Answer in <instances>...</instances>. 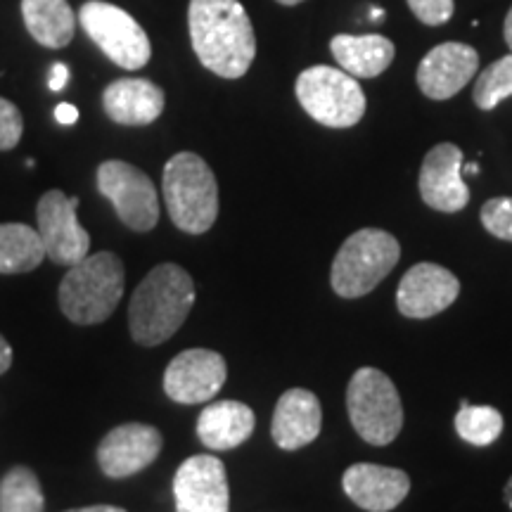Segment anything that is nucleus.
<instances>
[{"label": "nucleus", "instance_id": "nucleus-1", "mask_svg": "<svg viewBox=\"0 0 512 512\" xmlns=\"http://www.w3.org/2000/svg\"><path fill=\"white\" fill-rule=\"evenodd\" d=\"M190 43L204 69L221 79H240L256 57L252 19L240 0H190Z\"/></svg>", "mask_w": 512, "mask_h": 512}, {"label": "nucleus", "instance_id": "nucleus-27", "mask_svg": "<svg viewBox=\"0 0 512 512\" xmlns=\"http://www.w3.org/2000/svg\"><path fill=\"white\" fill-rule=\"evenodd\" d=\"M482 226L498 240L512 242V197H494L482 207Z\"/></svg>", "mask_w": 512, "mask_h": 512}, {"label": "nucleus", "instance_id": "nucleus-32", "mask_svg": "<svg viewBox=\"0 0 512 512\" xmlns=\"http://www.w3.org/2000/svg\"><path fill=\"white\" fill-rule=\"evenodd\" d=\"M10 366H12V347L8 339L0 335V375L8 373Z\"/></svg>", "mask_w": 512, "mask_h": 512}, {"label": "nucleus", "instance_id": "nucleus-18", "mask_svg": "<svg viewBox=\"0 0 512 512\" xmlns=\"http://www.w3.org/2000/svg\"><path fill=\"white\" fill-rule=\"evenodd\" d=\"M320 427H323V411L318 396L309 389H287L275 403L271 434L283 451L309 446L318 439Z\"/></svg>", "mask_w": 512, "mask_h": 512}, {"label": "nucleus", "instance_id": "nucleus-35", "mask_svg": "<svg viewBox=\"0 0 512 512\" xmlns=\"http://www.w3.org/2000/svg\"><path fill=\"white\" fill-rule=\"evenodd\" d=\"M503 498H505V503H508V508L512 510V477L508 479V484H505V489H503Z\"/></svg>", "mask_w": 512, "mask_h": 512}, {"label": "nucleus", "instance_id": "nucleus-5", "mask_svg": "<svg viewBox=\"0 0 512 512\" xmlns=\"http://www.w3.org/2000/svg\"><path fill=\"white\" fill-rule=\"evenodd\" d=\"M401 259V245L392 233L361 228L351 233L332 261L330 285L344 299L366 297L394 271Z\"/></svg>", "mask_w": 512, "mask_h": 512}, {"label": "nucleus", "instance_id": "nucleus-31", "mask_svg": "<svg viewBox=\"0 0 512 512\" xmlns=\"http://www.w3.org/2000/svg\"><path fill=\"white\" fill-rule=\"evenodd\" d=\"M55 119L60 121L62 126H72L79 121V110H76L74 105H69V102H60V105L55 107Z\"/></svg>", "mask_w": 512, "mask_h": 512}, {"label": "nucleus", "instance_id": "nucleus-22", "mask_svg": "<svg viewBox=\"0 0 512 512\" xmlns=\"http://www.w3.org/2000/svg\"><path fill=\"white\" fill-rule=\"evenodd\" d=\"M22 17L36 43L46 48H64L74 38L76 19L67 0H22Z\"/></svg>", "mask_w": 512, "mask_h": 512}, {"label": "nucleus", "instance_id": "nucleus-19", "mask_svg": "<svg viewBox=\"0 0 512 512\" xmlns=\"http://www.w3.org/2000/svg\"><path fill=\"white\" fill-rule=\"evenodd\" d=\"M164 105V91L147 79L112 81L102 93L105 114L121 126H150L164 112Z\"/></svg>", "mask_w": 512, "mask_h": 512}, {"label": "nucleus", "instance_id": "nucleus-29", "mask_svg": "<svg viewBox=\"0 0 512 512\" xmlns=\"http://www.w3.org/2000/svg\"><path fill=\"white\" fill-rule=\"evenodd\" d=\"M415 17L427 27H441L453 17L456 3L453 0H406Z\"/></svg>", "mask_w": 512, "mask_h": 512}, {"label": "nucleus", "instance_id": "nucleus-15", "mask_svg": "<svg viewBox=\"0 0 512 512\" xmlns=\"http://www.w3.org/2000/svg\"><path fill=\"white\" fill-rule=\"evenodd\" d=\"M460 283L439 264H415L396 290V306L406 318L425 320L446 311L458 299Z\"/></svg>", "mask_w": 512, "mask_h": 512}, {"label": "nucleus", "instance_id": "nucleus-4", "mask_svg": "<svg viewBox=\"0 0 512 512\" xmlns=\"http://www.w3.org/2000/svg\"><path fill=\"white\" fill-rule=\"evenodd\" d=\"M162 195L171 221L183 233L202 235L219 219V183L195 152H178L166 162Z\"/></svg>", "mask_w": 512, "mask_h": 512}, {"label": "nucleus", "instance_id": "nucleus-7", "mask_svg": "<svg viewBox=\"0 0 512 512\" xmlns=\"http://www.w3.org/2000/svg\"><path fill=\"white\" fill-rule=\"evenodd\" d=\"M294 91L304 112L328 128H351L366 114V93L344 69L328 64L304 69Z\"/></svg>", "mask_w": 512, "mask_h": 512}, {"label": "nucleus", "instance_id": "nucleus-28", "mask_svg": "<svg viewBox=\"0 0 512 512\" xmlns=\"http://www.w3.org/2000/svg\"><path fill=\"white\" fill-rule=\"evenodd\" d=\"M24 133L22 112L17 110L15 102L0 98V152H8L19 145Z\"/></svg>", "mask_w": 512, "mask_h": 512}, {"label": "nucleus", "instance_id": "nucleus-10", "mask_svg": "<svg viewBox=\"0 0 512 512\" xmlns=\"http://www.w3.org/2000/svg\"><path fill=\"white\" fill-rule=\"evenodd\" d=\"M79 197H67L62 190H48L38 200L36 219L46 256L57 266H74L91 252V235L76 219Z\"/></svg>", "mask_w": 512, "mask_h": 512}, {"label": "nucleus", "instance_id": "nucleus-25", "mask_svg": "<svg viewBox=\"0 0 512 512\" xmlns=\"http://www.w3.org/2000/svg\"><path fill=\"white\" fill-rule=\"evenodd\" d=\"M456 432L467 444L489 446L501 437L503 415L494 406H470L463 401L456 415Z\"/></svg>", "mask_w": 512, "mask_h": 512}, {"label": "nucleus", "instance_id": "nucleus-21", "mask_svg": "<svg viewBox=\"0 0 512 512\" xmlns=\"http://www.w3.org/2000/svg\"><path fill=\"white\" fill-rule=\"evenodd\" d=\"M330 53L337 60L339 69H344L354 79L356 76L358 79H375V76L387 72L389 64L394 62L396 48L389 38L380 34H337L330 41Z\"/></svg>", "mask_w": 512, "mask_h": 512}, {"label": "nucleus", "instance_id": "nucleus-14", "mask_svg": "<svg viewBox=\"0 0 512 512\" xmlns=\"http://www.w3.org/2000/svg\"><path fill=\"white\" fill-rule=\"evenodd\" d=\"M420 195L427 207L456 214L470 202V190L463 181V150L453 143H439L427 152L420 169Z\"/></svg>", "mask_w": 512, "mask_h": 512}, {"label": "nucleus", "instance_id": "nucleus-17", "mask_svg": "<svg viewBox=\"0 0 512 512\" xmlns=\"http://www.w3.org/2000/svg\"><path fill=\"white\" fill-rule=\"evenodd\" d=\"M344 494L366 512H389L399 508L411 491V477L396 467L375 463L351 465L342 477Z\"/></svg>", "mask_w": 512, "mask_h": 512}, {"label": "nucleus", "instance_id": "nucleus-11", "mask_svg": "<svg viewBox=\"0 0 512 512\" xmlns=\"http://www.w3.org/2000/svg\"><path fill=\"white\" fill-rule=\"evenodd\" d=\"M226 377V358L219 351L188 349L181 351L166 366L164 392L171 401L183 403V406H195V403H207L214 399L226 384Z\"/></svg>", "mask_w": 512, "mask_h": 512}, {"label": "nucleus", "instance_id": "nucleus-6", "mask_svg": "<svg viewBox=\"0 0 512 512\" xmlns=\"http://www.w3.org/2000/svg\"><path fill=\"white\" fill-rule=\"evenodd\" d=\"M347 411L358 437L370 446H387L403 427L396 384L377 368H358L347 387Z\"/></svg>", "mask_w": 512, "mask_h": 512}, {"label": "nucleus", "instance_id": "nucleus-3", "mask_svg": "<svg viewBox=\"0 0 512 512\" xmlns=\"http://www.w3.org/2000/svg\"><path fill=\"white\" fill-rule=\"evenodd\" d=\"M124 261L112 252L88 254L69 266L60 283V309L76 325H98L107 320L124 297Z\"/></svg>", "mask_w": 512, "mask_h": 512}, {"label": "nucleus", "instance_id": "nucleus-12", "mask_svg": "<svg viewBox=\"0 0 512 512\" xmlns=\"http://www.w3.org/2000/svg\"><path fill=\"white\" fill-rule=\"evenodd\" d=\"M164 439L157 427L145 422H124L114 427L98 446L100 470L110 479H126L150 467L162 453Z\"/></svg>", "mask_w": 512, "mask_h": 512}, {"label": "nucleus", "instance_id": "nucleus-26", "mask_svg": "<svg viewBox=\"0 0 512 512\" xmlns=\"http://www.w3.org/2000/svg\"><path fill=\"white\" fill-rule=\"evenodd\" d=\"M505 98H512V53L484 69L475 81L472 100L482 112L496 110Z\"/></svg>", "mask_w": 512, "mask_h": 512}, {"label": "nucleus", "instance_id": "nucleus-9", "mask_svg": "<svg viewBox=\"0 0 512 512\" xmlns=\"http://www.w3.org/2000/svg\"><path fill=\"white\" fill-rule=\"evenodd\" d=\"M98 190L112 202L126 228L150 233L159 221V195L152 178L138 166L110 159L98 166Z\"/></svg>", "mask_w": 512, "mask_h": 512}, {"label": "nucleus", "instance_id": "nucleus-13", "mask_svg": "<svg viewBox=\"0 0 512 512\" xmlns=\"http://www.w3.org/2000/svg\"><path fill=\"white\" fill-rule=\"evenodd\" d=\"M176 512H230L226 465L214 456L183 460L174 477Z\"/></svg>", "mask_w": 512, "mask_h": 512}, {"label": "nucleus", "instance_id": "nucleus-24", "mask_svg": "<svg viewBox=\"0 0 512 512\" xmlns=\"http://www.w3.org/2000/svg\"><path fill=\"white\" fill-rule=\"evenodd\" d=\"M0 512H46V498L36 472L17 465L0 479Z\"/></svg>", "mask_w": 512, "mask_h": 512}, {"label": "nucleus", "instance_id": "nucleus-37", "mask_svg": "<svg viewBox=\"0 0 512 512\" xmlns=\"http://www.w3.org/2000/svg\"><path fill=\"white\" fill-rule=\"evenodd\" d=\"M275 3H280V5H299V3H304V0H275Z\"/></svg>", "mask_w": 512, "mask_h": 512}, {"label": "nucleus", "instance_id": "nucleus-20", "mask_svg": "<svg viewBox=\"0 0 512 512\" xmlns=\"http://www.w3.org/2000/svg\"><path fill=\"white\" fill-rule=\"evenodd\" d=\"M256 415L242 401H214L197 418V437L211 451L238 448L254 434Z\"/></svg>", "mask_w": 512, "mask_h": 512}, {"label": "nucleus", "instance_id": "nucleus-30", "mask_svg": "<svg viewBox=\"0 0 512 512\" xmlns=\"http://www.w3.org/2000/svg\"><path fill=\"white\" fill-rule=\"evenodd\" d=\"M67 81H69V67H67V64H62V62H55L53 69H50V81H48L50 91L60 93L62 88L67 86Z\"/></svg>", "mask_w": 512, "mask_h": 512}, {"label": "nucleus", "instance_id": "nucleus-36", "mask_svg": "<svg viewBox=\"0 0 512 512\" xmlns=\"http://www.w3.org/2000/svg\"><path fill=\"white\" fill-rule=\"evenodd\" d=\"M463 174L475 176V174H479V166H477V164H465V166H463Z\"/></svg>", "mask_w": 512, "mask_h": 512}, {"label": "nucleus", "instance_id": "nucleus-23", "mask_svg": "<svg viewBox=\"0 0 512 512\" xmlns=\"http://www.w3.org/2000/svg\"><path fill=\"white\" fill-rule=\"evenodd\" d=\"M46 259L41 235L27 223H0V273L36 271Z\"/></svg>", "mask_w": 512, "mask_h": 512}, {"label": "nucleus", "instance_id": "nucleus-33", "mask_svg": "<svg viewBox=\"0 0 512 512\" xmlns=\"http://www.w3.org/2000/svg\"><path fill=\"white\" fill-rule=\"evenodd\" d=\"M64 512H126V510L117 508V505H88V508H74Z\"/></svg>", "mask_w": 512, "mask_h": 512}, {"label": "nucleus", "instance_id": "nucleus-16", "mask_svg": "<svg viewBox=\"0 0 512 512\" xmlns=\"http://www.w3.org/2000/svg\"><path fill=\"white\" fill-rule=\"evenodd\" d=\"M479 67L477 50L467 43H441L422 57L418 74V88L430 100H448L463 91L475 79Z\"/></svg>", "mask_w": 512, "mask_h": 512}, {"label": "nucleus", "instance_id": "nucleus-2", "mask_svg": "<svg viewBox=\"0 0 512 512\" xmlns=\"http://www.w3.org/2000/svg\"><path fill=\"white\" fill-rule=\"evenodd\" d=\"M195 283L178 264H159L140 280L128 306V328L140 347H159L188 320Z\"/></svg>", "mask_w": 512, "mask_h": 512}, {"label": "nucleus", "instance_id": "nucleus-34", "mask_svg": "<svg viewBox=\"0 0 512 512\" xmlns=\"http://www.w3.org/2000/svg\"><path fill=\"white\" fill-rule=\"evenodd\" d=\"M503 36H505V43H508V48H510V53H512V8L508 10V17H505Z\"/></svg>", "mask_w": 512, "mask_h": 512}, {"label": "nucleus", "instance_id": "nucleus-8", "mask_svg": "<svg viewBox=\"0 0 512 512\" xmlns=\"http://www.w3.org/2000/svg\"><path fill=\"white\" fill-rule=\"evenodd\" d=\"M79 22L88 38L117 67L136 72L150 62V36L126 10L105 0H86L79 10Z\"/></svg>", "mask_w": 512, "mask_h": 512}]
</instances>
